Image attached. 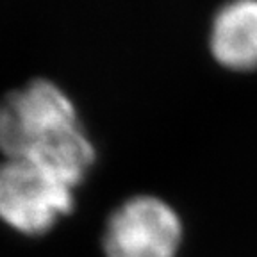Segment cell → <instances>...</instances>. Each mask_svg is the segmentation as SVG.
<instances>
[{
	"label": "cell",
	"mask_w": 257,
	"mask_h": 257,
	"mask_svg": "<svg viewBox=\"0 0 257 257\" xmlns=\"http://www.w3.org/2000/svg\"><path fill=\"white\" fill-rule=\"evenodd\" d=\"M184 223L175 207L157 195H134L118 205L104 225L105 257H179Z\"/></svg>",
	"instance_id": "3"
},
{
	"label": "cell",
	"mask_w": 257,
	"mask_h": 257,
	"mask_svg": "<svg viewBox=\"0 0 257 257\" xmlns=\"http://www.w3.org/2000/svg\"><path fill=\"white\" fill-rule=\"evenodd\" d=\"M209 50L230 72L257 70V0H229L216 11Z\"/></svg>",
	"instance_id": "4"
},
{
	"label": "cell",
	"mask_w": 257,
	"mask_h": 257,
	"mask_svg": "<svg viewBox=\"0 0 257 257\" xmlns=\"http://www.w3.org/2000/svg\"><path fill=\"white\" fill-rule=\"evenodd\" d=\"M73 188L24 159L0 163V220L16 232L41 236L73 211Z\"/></svg>",
	"instance_id": "2"
},
{
	"label": "cell",
	"mask_w": 257,
	"mask_h": 257,
	"mask_svg": "<svg viewBox=\"0 0 257 257\" xmlns=\"http://www.w3.org/2000/svg\"><path fill=\"white\" fill-rule=\"evenodd\" d=\"M0 152L6 159L40 166L73 189L96 159L73 100L47 79L32 80L0 100Z\"/></svg>",
	"instance_id": "1"
}]
</instances>
